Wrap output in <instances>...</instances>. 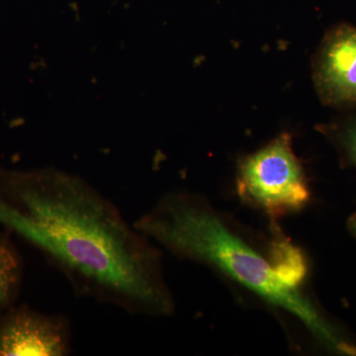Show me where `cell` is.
I'll return each instance as SVG.
<instances>
[{
	"label": "cell",
	"instance_id": "1",
	"mask_svg": "<svg viewBox=\"0 0 356 356\" xmlns=\"http://www.w3.org/2000/svg\"><path fill=\"white\" fill-rule=\"evenodd\" d=\"M0 225L38 248L81 296L132 315L175 312L158 248L83 178L0 168Z\"/></svg>",
	"mask_w": 356,
	"mask_h": 356
},
{
	"label": "cell",
	"instance_id": "2",
	"mask_svg": "<svg viewBox=\"0 0 356 356\" xmlns=\"http://www.w3.org/2000/svg\"><path fill=\"white\" fill-rule=\"evenodd\" d=\"M140 233L182 259L197 262L242 285L269 305L291 314L312 336L336 353L355 355L350 343L301 289L278 278L259 250L205 198L172 192L133 222Z\"/></svg>",
	"mask_w": 356,
	"mask_h": 356
},
{
	"label": "cell",
	"instance_id": "3",
	"mask_svg": "<svg viewBox=\"0 0 356 356\" xmlns=\"http://www.w3.org/2000/svg\"><path fill=\"white\" fill-rule=\"evenodd\" d=\"M236 189L245 203L271 219L298 212L310 202L305 172L288 134H282L243 159Z\"/></svg>",
	"mask_w": 356,
	"mask_h": 356
},
{
	"label": "cell",
	"instance_id": "4",
	"mask_svg": "<svg viewBox=\"0 0 356 356\" xmlns=\"http://www.w3.org/2000/svg\"><path fill=\"white\" fill-rule=\"evenodd\" d=\"M72 351V329L64 315L29 306H11L0 315V356H65Z\"/></svg>",
	"mask_w": 356,
	"mask_h": 356
},
{
	"label": "cell",
	"instance_id": "5",
	"mask_svg": "<svg viewBox=\"0 0 356 356\" xmlns=\"http://www.w3.org/2000/svg\"><path fill=\"white\" fill-rule=\"evenodd\" d=\"M314 81L325 104L356 102V27L341 25L327 33L314 64Z\"/></svg>",
	"mask_w": 356,
	"mask_h": 356
},
{
	"label": "cell",
	"instance_id": "6",
	"mask_svg": "<svg viewBox=\"0 0 356 356\" xmlns=\"http://www.w3.org/2000/svg\"><path fill=\"white\" fill-rule=\"evenodd\" d=\"M268 250L267 255L278 278L288 287L301 289L308 273V264L301 250L295 247L277 227L273 229Z\"/></svg>",
	"mask_w": 356,
	"mask_h": 356
},
{
	"label": "cell",
	"instance_id": "7",
	"mask_svg": "<svg viewBox=\"0 0 356 356\" xmlns=\"http://www.w3.org/2000/svg\"><path fill=\"white\" fill-rule=\"evenodd\" d=\"M22 257L10 233L0 231V315L15 305L24 273Z\"/></svg>",
	"mask_w": 356,
	"mask_h": 356
},
{
	"label": "cell",
	"instance_id": "8",
	"mask_svg": "<svg viewBox=\"0 0 356 356\" xmlns=\"http://www.w3.org/2000/svg\"><path fill=\"white\" fill-rule=\"evenodd\" d=\"M337 140L346 159L356 168V118L339 133Z\"/></svg>",
	"mask_w": 356,
	"mask_h": 356
},
{
	"label": "cell",
	"instance_id": "9",
	"mask_svg": "<svg viewBox=\"0 0 356 356\" xmlns=\"http://www.w3.org/2000/svg\"><path fill=\"white\" fill-rule=\"evenodd\" d=\"M348 228L351 235L355 236L356 240V212L355 214L351 215L350 219H348Z\"/></svg>",
	"mask_w": 356,
	"mask_h": 356
}]
</instances>
